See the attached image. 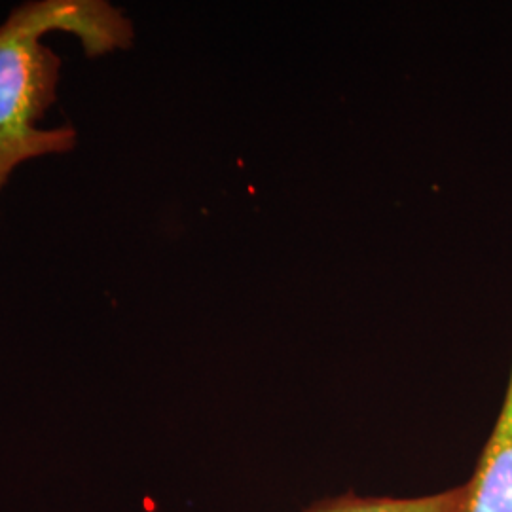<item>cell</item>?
I'll return each instance as SVG.
<instances>
[{"label":"cell","instance_id":"2","mask_svg":"<svg viewBox=\"0 0 512 512\" xmlns=\"http://www.w3.org/2000/svg\"><path fill=\"white\" fill-rule=\"evenodd\" d=\"M465 486L461 512H512V366L492 435Z\"/></svg>","mask_w":512,"mask_h":512},{"label":"cell","instance_id":"3","mask_svg":"<svg viewBox=\"0 0 512 512\" xmlns=\"http://www.w3.org/2000/svg\"><path fill=\"white\" fill-rule=\"evenodd\" d=\"M467 486H459L442 494L414 499H359L344 497L330 501L308 512H461Z\"/></svg>","mask_w":512,"mask_h":512},{"label":"cell","instance_id":"1","mask_svg":"<svg viewBox=\"0 0 512 512\" xmlns=\"http://www.w3.org/2000/svg\"><path fill=\"white\" fill-rule=\"evenodd\" d=\"M69 33L90 59L129 50L135 27L109 0H27L0 23V194L27 162L78 147L71 124L42 128L57 103L63 59L42 38Z\"/></svg>","mask_w":512,"mask_h":512}]
</instances>
